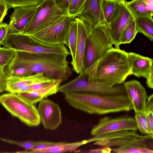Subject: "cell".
I'll return each mask as SVG.
<instances>
[{
    "label": "cell",
    "mask_w": 153,
    "mask_h": 153,
    "mask_svg": "<svg viewBox=\"0 0 153 153\" xmlns=\"http://www.w3.org/2000/svg\"><path fill=\"white\" fill-rule=\"evenodd\" d=\"M142 135L131 131L125 130L109 133L105 134L93 136L88 140H86L87 143L100 140H110L119 138H137L142 137Z\"/></svg>",
    "instance_id": "7402d4cb"
},
{
    "label": "cell",
    "mask_w": 153,
    "mask_h": 153,
    "mask_svg": "<svg viewBox=\"0 0 153 153\" xmlns=\"http://www.w3.org/2000/svg\"><path fill=\"white\" fill-rule=\"evenodd\" d=\"M145 113L150 129L153 132V110L146 111Z\"/></svg>",
    "instance_id": "ab89813d"
},
{
    "label": "cell",
    "mask_w": 153,
    "mask_h": 153,
    "mask_svg": "<svg viewBox=\"0 0 153 153\" xmlns=\"http://www.w3.org/2000/svg\"><path fill=\"white\" fill-rule=\"evenodd\" d=\"M75 18L63 15L48 26L31 35L49 45H66L71 25Z\"/></svg>",
    "instance_id": "ba28073f"
},
{
    "label": "cell",
    "mask_w": 153,
    "mask_h": 153,
    "mask_svg": "<svg viewBox=\"0 0 153 153\" xmlns=\"http://www.w3.org/2000/svg\"><path fill=\"white\" fill-rule=\"evenodd\" d=\"M77 36V23L75 18L71 25L66 44L69 49L72 60L74 59L75 56Z\"/></svg>",
    "instance_id": "83f0119b"
},
{
    "label": "cell",
    "mask_w": 153,
    "mask_h": 153,
    "mask_svg": "<svg viewBox=\"0 0 153 153\" xmlns=\"http://www.w3.org/2000/svg\"><path fill=\"white\" fill-rule=\"evenodd\" d=\"M77 23V36L76 52L71 64L73 68L79 74L84 70V59L87 38L90 31L83 22L76 17Z\"/></svg>",
    "instance_id": "ac0fdd59"
},
{
    "label": "cell",
    "mask_w": 153,
    "mask_h": 153,
    "mask_svg": "<svg viewBox=\"0 0 153 153\" xmlns=\"http://www.w3.org/2000/svg\"><path fill=\"white\" fill-rule=\"evenodd\" d=\"M43 0H0L7 5L9 9L16 7L37 5Z\"/></svg>",
    "instance_id": "4dcf8cb0"
},
{
    "label": "cell",
    "mask_w": 153,
    "mask_h": 153,
    "mask_svg": "<svg viewBox=\"0 0 153 153\" xmlns=\"http://www.w3.org/2000/svg\"><path fill=\"white\" fill-rule=\"evenodd\" d=\"M86 0H71L69 7L68 15L76 17L81 12Z\"/></svg>",
    "instance_id": "1f68e13d"
},
{
    "label": "cell",
    "mask_w": 153,
    "mask_h": 153,
    "mask_svg": "<svg viewBox=\"0 0 153 153\" xmlns=\"http://www.w3.org/2000/svg\"><path fill=\"white\" fill-rule=\"evenodd\" d=\"M138 33L153 40V19L146 17H134Z\"/></svg>",
    "instance_id": "cb8c5ba5"
},
{
    "label": "cell",
    "mask_w": 153,
    "mask_h": 153,
    "mask_svg": "<svg viewBox=\"0 0 153 153\" xmlns=\"http://www.w3.org/2000/svg\"><path fill=\"white\" fill-rule=\"evenodd\" d=\"M134 117L135 119L137 129L142 134L147 135L153 137L152 132L149 128L145 113H135Z\"/></svg>",
    "instance_id": "f1b7e54d"
},
{
    "label": "cell",
    "mask_w": 153,
    "mask_h": 153,
    "mask_svg": "<svg viewBox=\"0 0 153 153\" xmlns=\"http://www.w3.org/2000/svg\"><path fill=\"white\" fill-rule=\"evenodd\" d=\"M111 0L115 1H119L120 0Z\"/></svg>",
    "instance_id": "7bdbcfd3"
},
{
    "label": "cell",
    "mask_w": 153,
    "mask_h": 153,
    "mask_svg": "<svg viewBox=\"0 0 153 153\" xmlns=\"http://www.w3.org/2000/svg\"><path fill=\"white\" fill-rule=\"evenodd\" d=\"M63 142H53L50 141H39L36 142V144L31 150H37L44 149L62 143Z\"/></svg>",
    "instance_id": "836d02e7"
},
{
    "label": "cell",
    "mask_w": 153,
    "mask_h": 153,
    "mask_svg": "<svg viewBox=\"0 0 153 153\" xmlns=\"http://www.w3.org/2000/svg\"><path fill=\"white\" fill-rule=\"evenodd\" d=\"M36 5L14 7V11L9 16V33H24L32 18Z\"/></svg>",
    "instance_id": "9a60e30c"
},
{
    "label": "cell",
    "mask_w": 153,
    "mask_h": 153,
    "mask_svg": "<svg viewBox=\"0 0 153 153\" xmlns=\"http://www.w3.org/2000/svg\"><path fill=\"white\" fill-rule=\"evenodd\" d=\"M0 103L13 116L30 127L40 123L37 108L17 94L9 93L0 96Z\"/></svg>",
    "instance_id": "5b68a950"
},
{
    "label": "cell",
    "mask_w": 153,
    "mask_h": 153,
    "mask_svg": "<svg viewBox=\"0 0 153 153\" xmlns=\"http://www.w3.org/2000/svg\"><path fill=\"white\" fill-rule=\"evenodd\" d=\"M137 130L134 117L126 114L115 118L105 116L101 118L92 128L91 134L94 136L125 130L137 132Z\"/></svg>",
    "instance_id": "30bf717a"
},
{
    "label": "cell",
    "mask_w": 153,
    "mask_h": 153,
    "mask_svg": "<svg viewBox=\"0 0 153 153\" xmlns=\"http://www.w3.org/2000/svg\"><path fill=\"white\" fill-rule=\"evenodd\" d=\"M137 33L135 22L133 17L122 32L120 39V45L131 43Z\"/></svg>",
    "instance_id": "4316f807"
},
{
    "label": "cell",
    "mask_w": 153,
    "mask_h": 153,
    "mask_svg": "<svg viewBox=\"0 0 153 153\" xmlns=\"http://www.w3.org/2000/svg\"><path fill=\"white\" fill-rule=\"evenodd\" d=\"M57 80L39 83L30 86L29 91L37 90L45 88Z\"/></svg>",
    "instance_id": "74e56055"
},
{
    "label": "cell",
    "mask_w": 153,
    "mask_h": 153,
    "mask_svg": "<svg viewBox=\"0 0 153 153\" xmlns=\"http://www.w3.org/2000/svg\"><path fill=\"white\" fill-rule=\"evenodd\" d=\"M8 77L6 71L0 67V93L6 91Z\"/></svg>",
    "instance_id": "d590c367"
},
{
    "label": "cell",
    "mask_w": 153,
    "mask_h": 153,
    "mask_svg": "<svg viewBox=\"0 0 153 153\" xmlns=\"http://www.w3.org/2000/svg\"><path fill=\"white\" fill-rule=\"evenodd\" d=\"M146 5L148 10L153 13V0H141Z\"/></svg>",
    "instance_id": "b9f144b4"
},
{
    "label": "cell",
    "mask_w": 153,
    "mask_h": 153,
    "mask_svg": "<svg viewBox=\"0 0 153 153\" xmlns=\"http://www.w3.org/2000/svg\"><path fill=\"white\" fill-rule=\"evenodd\" d=\"M86 143V140L71 143L63 142L60 144L47 149L37 150L28 151L24 152L59 153L66 152H71L76 151L79 147Z\"/></svg>",
    "instance_id": "44dd1931"
},
{
    "label": "cell",
    "mask_w": 153,
    "mask_h": 153,
    "mask_svg": "<svg viewBox=\"0 0 153 153\" xmlns=\"http://www.w3.org/2000/svg\"><path fill=\"white\" fill-rule=\"evenodd\" d=\"M128 57L131 67L132 75L139 78L143 77L146 79L149 88L153 87V59L149 57L133 52L128 53Z\"/></svg>",
    "instance_id": "4fadbf2b"
},
{
    "label": "cell",
    "mask_w": 153,
    "mask_h": 153,
    "mask_svg": "<svg viewBox=\"0 0 153 153\" xmlns=\"http://www.w3.org/2000/svg\"><path fill=\"white\" fill-rule=\"evenodd\" d=\"M63 15L53 0H43L37 4L24 33L31 35L48 26Z\"/></svg>",
    "instance_id": "9c48e42d"
},
{
    "label": "cell",
    "mask_w": 153,
    "mask_h": 153,
    "mask_svg": "<svg viewBox=\"0 0 153 153\" xmlns=\"http://www.w3.org/2000/svg\"><path fill=\"white\" fill-rule=\"evenodd\" d=\"M89 30L90 32L86 43L84 70L91 66L113 47V45L104 26H97Z\"/></svg>",
    "instance_id": "52a82bcc"
},
{
    "label": "cell",
    "mask_w": 153,
    "mask_h": 153,
    "mask_svg": "<svg viewBox=\"0 0 153 153\" xmlns=\"http://www.w3.org/2000/svg\"><path fill=\"white\" fill-rule=\"evenodd\" d=\"M125 0H120L114 16L110 23L104 26L112 44L120 48V39L124 29L133 17L128 8Z\"/></svg>",
    "instance_id": "8fae6325"
},
{
    "label": "cell",
    "mask_w": 153,
    "mask_h": 153,
    "mask_svg": "<svg viewBox=\"0 0 153 153\" xmlns=\"http://www.w3.org/2000/svg\"><path fill=\"white\" fill-rule=\"evenodd\" d=\"M83 70L90 80L110 87L122 83L132 74L128 53L113 47L90 67Z\"/></svg>",
    "instance_id": "6da1fadb"
},
{
    "label": "cell",
    "mask_w": 153,
    "mask_h": 153,
    "mask_svg": "<svg viewBox=\"0 0 153 153\" xmlns=\"http://www.w3.org/2000/svg\"><path fill=\"white\" fill-rule=\"evenodd\" d=\"M153 138V137L145 135L128 144L114 148L111 151L118 153H153L152 148L146 144L147 140Z\"/></svg>",
    "instance_id": "ffe728a7"
},
{
    "label": "cell",
    "mask_w": 153,
    "mask_h": 153,
    "mask_svg": "<svg viewBox=\"0 0 153 153\" xmlns=\"http://www.w3.org/2000/svg\"><path fill=\"white\" fill-rule=\"evenodd\" d=\"M0 140L6 143L17 145L24 148L25 149V150L24 151L22 152H24L26 151H28L31 150L35 146L37 142L33 140L18 142L10 140L1 138H0Z\"/></svg>",
    "instance_id": "d6a6232c"
},
{
    "label": "cell",
    "mask_w": 153,
    "mask_h": 153,
    "mask_svg": "<svg viewBox=\"0 0 153 153\" xmlns=\"http://www.w3.org/2000/svg\"><path fill=\"white\" fill-rule=\"evenodd\" d=\"M6 72L8 77H23L33 74L30 70L23 66L14 57L8 65Z\"/></svg>",
    "instance_id": "484cf974"
},
{
    "label": "cell",
    "mask_w": 153,
    "mask_h": 153,
    "mask_svg": "<svg viewBox=\"0 0 153 153\" xmlns=\"http://www.w3.org/2000/svg\"><path fill=\"white\" fill-rule=\"evenodd\" d=\"M58 8L63 15H67L69 7L71 0H53Z\"/></svg>",
    "instance_id": "e575fe53"
},
{
    "label": "cell",
    "mask_w": 153,
    "mask_h": 153,
    "mask_svg": "<svg viewBox=\"0 0 153 153\" xmlns=\"http://www.w3.org/2000/svg\"><path fill=\"white\" fill-rule=\"evenodd\" d=\"M111 149L110 148H106L103 147V148L88 151H82V152L86 153H104L110 152Z\"/></svg>",
    "instance_id": "60d3db41"
},
{
    "label": "cell",
    "mask_w": 153,
    "mask_h": 153,
    "mask_svg": "<svg viewBox=\"0 0 153 153\" xmlns=\"http://www.w3.org/2000/svg\"><path fill=\"white\" fill-rule=\"evenodd\" d=\"M126 5L134 17H146L153 19V13L148 10L146 4L141 0L126 1Z\"/></svg>",
    "instance_id": "603a6c76"
},
{
    "label": "cell",
    "mask_w": 153,
    "mask_h": 153,
    "mask_svg": "<svg viewBox=\"0 0 153 153\" xmlns=\"http://www.w3.org/2000/svg\"><path fill=\"white\" fill-rule=\"evenodd\" d=\"M76 17L80 19L89 29L104 26L101 0H86L81 12Z\"/></svg>",
    "instance_id": "2e32d148"
},
{
    "label": "cell",
    "mask_w": 153,
    "mask_h": 153,
    "mask_svg": "<svg viewBox=\"0 0 153 153\" xmlns=\"http://www.w3.org/2000/svg\"><path fill=\"white\" fill-rule=\"evenodd\" d=\"M56 79L49 78L43 73H38L23 77H8L6 91L16 94L29 91L33 85Z\"/></svg>",
    "instance_id": "5bb4252c"
},
{
    "label": "cell",
    "mask_w": 153,
    "mask_h": 153,
    "mask_svg": "<svg viewBox=\"0 0 153 153\" xmlns=\"http://www.w3.org/2000/svg\"><path fill=\"white\" fill-rule=\"evenodd\" d=\"M37 109L40 122L45 129L54 130L62 124L61 110L56 102L45 99L39 102Z\"/></svg>",
    "instance_id": "7c38bea8"
},
{
    "label": "cell",
    "mask_w": 153,
    "mask_h": 153,
    "mask_svg": "<svg viewBox=\"0 0 153 153\" xmlns=\"http://www.w3.org/2000/svg\"><path fill=\"white\" fill-rule=\"evenodd\" d=\"M65 99L73 108L90 114L102 115L133 110L126 94H101L85 92L66 94Z\"/></svg>",
    "instance_id": "7a4b0ae2"
},
{
    "label": "cell",
    "mask_w": 153,
    "mask_h": 153,
    "mask_svg": "<svg viewBox=\"0 0 153 153\" xmlns=\"http://www.w3.org/2000/svg\"><path fill=\"white\" fill-rule=\"evenodd\" d=\"M69 55L16 51L14 58L33 74L43 73L49 78L62 82L68 79L72 74L67 59Z\"/></svg>",
    "instance_id": "3957f363"
},
{
    "label": "cell",
    "mask_w": 153,
    "mask_h": 153,
    "mask_svg": "<svg viewBox=\"0 0 153 153\" xmlns=\"http://www.w3.org/2000/svg\"><path fill=\"white\" fill-rule=\"evenodd\" d=\"M123 87L135 113H145L147 95L144 87L136 80L125 82Z\"/></svg>",
    "instance_id": "e0dca14e"
},
{
    "label": "cell",
    "mask_w": 153,
    "mask_h": 153,
    "mask_svg": "<svg viewBox=\"0 0 153 153\" xmlns=\"http://www.w3.org/2000/svg\"><path fill=\"white\" fill-rule=\"evenodd\" d=\"M119 1L101 0L104 26L109 24L112 19L118 4Z\"/></svg>",
    "instance_id": "d4e9b609"
},
{
    "label": "cell",
    "mask_w": 153,
    "mask_h": 153,
    "mask_svg": "<svg viewBox=\"0 0 153 153\" xmlns=\"http://www.w3.org/2000/svg\"><path fill=\"white\" fill-rule=\"evenodd\" d=\"M2 45L16 51L70 54L65 45H49L38 40L31 35L24 33H9Z\"/></svg>",
    "instance_id": "277c9868"
},
{
    "label": "cell",
    "mask_w": 153,
    "mask_h": 153,
    "mask_svg": "<svg viewBox=\"0 0 153 153\" xmlns=\"http://www.w3.org/2000/svg\"><path fill=\"white\" fill-rule=\"evenodd\" d=\"M58 91L65 94L75 92H85L101 94L114 95L124 94V87H110L94 82L89 80L88 74L81 71L75 78L62 85Z\"/></svg>",
    "instance_id": "8992f818"
},
{
    "label": "cell",
    "mask_w": 153,
    "mask_h": 153,
    "mask_svg": "<svg viewBox=\"0 0 153 153\" xmlns=\"http://www.w3.org/2000/svg\"><path fill=\"white\" fill-rule=\"evenodd\" d=\"M16 51L6 47H0V67L4 68L15 57Z\"/></svg>",
    "instance_id": "f546056e"
},
{
    "label": "cell",
    "mask_w": 153,
    "mask_h": 153,
    "mask_svg": "<svg viewBox=\"0 0 153 153\" xmlns=\"http://www.w3.org/2000/svg\"><path fill=\"white\" fill-rule=\"evenodd\" d=\"M9 33L8 24L2 23L0 24V46L6 38Z\"/></svg>",
    "instance_id": "8d00e7d4"
},
{
    "label": "cell",
    "mask_w": 153,
    "mask_h": 153,
    "mask_svg": "<svg viewBox=\"0 0 153 153\" xmlns=\"http://www.w3.org/2000/svg\"><path fill=\"white\" fill-rule=\"evenodd\" d=\"M9 9L5 3L0 1V24L2 23Z\"/></svg>",
    "instance_id": "f35d334b"
},
{
    "label": "cell",
    "mask_w": 153,
    "mask_h": 153,
    "mask_svg": "<svg viewBox=\"0 0 153 153\" xmlns=\"http://www.w3.org/2000/svg\"><path fill=\"white\" fill-rule=\"evenodd\" d=\"M62 82L61 80L57 79L43 88L17 94L29 103L34 104L49 96L56 94L59 92L58 88Z\"/></svg>",
    "instance_id": "d6986e66"
}]
</instances>
